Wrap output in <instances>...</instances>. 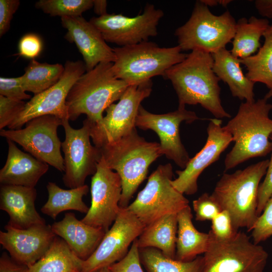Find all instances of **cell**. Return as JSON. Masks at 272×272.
I'll return each mask as SVG.
<instances>
[{
  "label": "cell",
  "mask_w": 272,
  "mask_h": 272,
  "mask_svg": "<svg viewBox=\"0 0 272 272\" xmlns=\"http://www.w3.org/2000/svg\"><path fill=\"white\" fill-rule=\"evenodd\" d=\"M5 229L0 231L1 244L15 261L28 267L45 254L56 236L46 224L24 229L7 224Z\"/></svg>",
  "instance_id": "d6986e66"
},
{
  "label": "cell",
  "mask_w": 272,
  "mask_h": 272,
  "mask_svg": "<svg viewBox=\"0 0 272 272\" xmlns=\"http://www.w3.org/2000/svg\"><path fill=\"white\" fill-rule=\"evenodd\" d=\"M213 70L220 80L228 86L232 95L245 102L255 101V83L243 73L241 60L226 48L212 54Z\"/></svg>",
  "instance_id": "cb8c5ba5"
},
{
  "label": "cell",
  "mask_w": 272,
  "mask_h": 272,
  "mask_svg": "<svg viewBox=\"0 0 272 272\" xmlns=\"http://www.w3.org/2000/svg\"><path fill=\"white\" fill-rule=\"evenodd\" d=\"M268 163L264 160L232 173H224L211 194L221 210L229 213L236 232L241 228L251 231L257 221L258 188Z\"/></svg>",
  "instance_id": "3957f363"
},
{
  "label": "cell",
  "mask_w": 272,
  "mask_h": 272,
  "mask_svg": "<svg viewBox=\"0 0 272 272\" xmlns=\"http://www.w3.org/2000/svg\"><path fill=\"white\" fill-rule=\"evenodd\" d=\"M192 217L189 206L177 214L175 259L179 261L191 260L204 254L209 246V233L198 231L192 223Z\"/></svg>",
  "instance_id": "d4e9b609"
},
{
  "label": "cell",
  "mask_w": 272,
  "mask_h": 272,
  "mask_svg": "<svg viewBox=\"0 0 272 272\" xmlns=\"http://www.w3.org/2000/svg\"><path fill=\"white\" fill-rule=\"evenodd\" d=\"M62 26L67 30L64 38L74 43L81 53L86 72L103 62L113 63L115 55L100 31L82 16L61 18Z\"/></svg>",
  "instance_id": "ffe728a7"
},
{
  "label": "cell",
  "mask_w": 272,
  "mask_h": 272,
  "mask_svg": "<svg viewBox=\"0 0 272 272\" xmlns=\"http://www.w3.org/2000/svg\"><path fill=\"white\" fill-rule=\"evenodd\" d=\"M267 99H268L272 97V91H269V92L264 96Z\"/></svg>",
  "instance_id": "681fc988"
},
{
  "label": "cell",
  "mask_w": 272,
  "mask_h": 272,
  "mask_svg": "<svg viewBox=\"0 0 272 272\" xmlns=\"http://www.w3.org/2000/svg\"><path fill=\"white\" fill-rule=\"evenodd\" d=\"M264 41L257 52L240 59L246 67V76L252 82L264 84L272 91V24L263 35Z\"/></svg>",
  "instance_id": "4dcf8cb0"
},
{
  "label": "cell",
  "mask_w": 272,
  "mask_h": 272,
  "mask_svg": "<svg viewBox=\"0 0 272 272\" xmlns=\"http://www.w3.org/2000/svg\"><path fill=\"white\" fill-rule=\"evenodd\" d=\"M192 206L198 221H212L222 211L211 195L206 192L194 200Z\"/></svg>",
  "instance_id": "e575fe53"
},
{
  "label": "cell",
  "mask_w": 272,
  "mask_h": 272,
  "mask_svg": "<svg viewBox=\"0 0 272 272\" xmlns=\"http://www.w3.org/2000/svg\"><path fill=\"white\" fill-rule=\"evenodd\" d=\"M177 214L166 215L146 226L137 238L139 249L155 248L167 257L175 259Z\"/></svg>",
  "instance_id": "484cf974"
},
{
  "label": "cell",
  "mask_w": 272,
  "mask_h": 272,
  "mask_svg": "<svg viewBox=\"0 0 272 272\" xmlns=\"http://www.w3.org/2000/svg\"><path fill=\"white\" fill-rule=\"evenodd\" d=\"M236 24L229 11L217 16L198 1L188 21L175 30L174 35L182 51L199 50L214 54L233 40Z\"/></svg>",
  "instance_id": "52a82bcc"
},
{
  "label": "cell",
  "mask_w": 272,
  "mask_h": 272,
  "mask_svg": "<svg viewBox=\"0 0 272 272\" xmlns=\"http://www.w3.org/2000/svg\"><path fill=\"white\" fill-rule=\"evenodd\" d=\"M48 193L47 201L41 209L42 213L55 220L61 212L74 210L87 214L89 208L83 201V197L89 191L85 184L81 187L64 189L55 183L49 182L46 186Z\"/></svg>",
  "instance_id": "f1b7e54d"
},
{
  "label": "cell",
  "mask_w": 272,
  "mask_h": 272,
  "mask_svg": "<svg viewBox=\"0 0 272 272\" xmlns=\"http://www.w3.org/2000/svg\"><path fill=\"white\" fill-rule=\"evenodd\" d=\"M267 19L251 16L239 19L236 24L230 52L242 59L254 54L260 47V39L269 26Z\"/></svg>",
  "instance_id": "83f0119b"
},
{
  "label": "cell",
  "mask_w": 272,
  "mask_h": 272,
  "mask_svg": "<svg viewBox=\"0 0 272 272\" xmlns=\"http://www.w3.org/2000/svg\"><path fill=\"white\" fill-rule=\"evenodd\" d=\"M64 71V66L57 63L49 64L32 59L20 76L26 92L34 95L41 93L56 84Z\"/></svg>",
  "instance_id": "f546056e"
},
{
  "label": "cell",
  "mask_w": 272,
  "mask_h": 272,
  "mask_svg": "<svg viewBox=\"0 0 272 272\" xmlns=\"http://www.w3.org/2000/svg\"><path fill=\"white\" fill-rule=\"evenodd\" d=\"M35 187L15 185H2L0 188V209L9 216L7 224L24 229L36 225L46 224L36 211Z\"/></svg>",
  "instance_id": "44dd1931"
},
{
  "label": "cell",
  "mask_w": 272,
  "mask_h": 272,
  "mask_svg": "<svg viewBox=\"0 0 272 272\" xmlns=\"http://www.w3.org/2000/svg\"><path fill=\"white\" fill-rule=\"evenodd\" d=\"M62 120L52 115L35 117L18 129H2L0 135L20 145L37 159L64 172V160L60 152L62 143L57 129Z\"/></svg>",
  "instance_id": "8fae6325"
},
{
  "label": "cell",
  "mask_w": 272,
  "mask_h": 272,
  "mask_svg": "<svg viewBox=\"0 0 272 272\" xmlns=\"http://www.w3.org/2000/svg\"><path fill=\"white\" fill-rule=\"evenodd\" d=\"M64 66L59 81L26 102L23 111L8 127L10 129H20L30 120L43 115H54L62 120L69 119L66 97L74 83L86 70L84 62L81 60H67Z\"/></svg>",
  "instance_id": "5bb4252c"
},
{
  "label": "cell",
  "mask_w": 272,
  "mask_h": 272,
  "mask_svg": "<svg viewBox=\"0 0 272 272\" xmlns=\"http://www.w3.org/2000/svg\"><path fill=\"white\" fill-rule=\"evenodd\" d=\"M270 140L272 143V134L270 136ZM271 153L264 178L258 188L257 207L258 217L261 214L267 201L272 195V150Z\"/></svg>",
  "instance_id": "60d3db41"
},
{
  "label": "cell",
  "mask_w": 272,
  "mask_h": 272,
  "mask_svg": "<svg viewBox=\"0 0 272 272\" xmlns=\"http://www.w3.org/2000/svg\"><path fill=\"white\" fill-rule=\"evenodd\" d=\"M140 249L141 261L148 272H201L202 256L188 261H181L165 256L159 249Z\"/></svg>",
  "instance_id": "1f68e13d"
},
{
  "label": "cell",
  "mask_w": 272,
  "mask_h": 272,
  "mask_svg": "<svg viewBox=\"0 0 272 272\" xmlns=\"http://www.w3.org/2000/svg\"><path fill=\"white\" fill-rule=\"evenodd\" d=\"M222 124L221 119H210L205 145L190 158L183 170L176 171L178 177L172 180L171 183L183 194L191 195L197 192L199 175L208 166L218 161L221 154L233 142L231 135Z\"/></svg>",
  "instance_id": "ac0fdd59"
},
{
  "label": "cell",
  "mask_w": 272,
  "mask_h": 272,
  "mask_svg": "<svg viewBox=\"0 0 272 272\" xmlns=\"http://www.w3.org/2000/svg\"><path fill=\"white\" fill-rule=\"evenodd\" d=\"M232 2L231 0H220V5L225 8Z\"/></svg>",
  "instance_id": "7dc6e473"
},
{
  "label": "cell",
  "mask_w": 272,
  "mask_h": 272,
  "mask_svg": "<svg viewBox=\"0 0 272 272\" xmlns=\"http://www.w3.org/2000/svg\"><path fill=\"white\" fill-rule=\"evenodd\" d=\"M7 142L8 153L6 163L0 170L1 184L35 187L47 172L49 165L21 151L13 142Z\"/></svg>",
  "instance_id": "603a6c76"
},
{
  "label": "cell",
  "mask_w": 272,
  "mask_h": 272,
  "mask_svg": "<svg viewBox=\"0 0 272 272\" xmlns=\"http://www.w3.org/2000/svg\"><path fill=\"white\" fill-rule=\"evenodd\" d=\"M141 263L140 249L136 239L126 255L108 268L111 272H144Z\"/></svg>",
  "instance_id": "d590c367"
},
{
  "label": "cell",
  "mask_w": 272,
  "mask_h": 272,
  "mask_svg": "<svg viewBox=\"0 0 272 272\" xmlns=\"http://www.w3.org/2000/svg\"><path fill=\"white\" fill-rule=\"evenodd\" d=\"M255 7L263 17L272 19V0H256Z\"/></svg>",
  "instance_id": "ee69618b"
},
{
  "label": "cell",
  "mask_w": 272,
  "mask_h": 272,
  "mask_svg": "<svg viewBox=\"0 0 272 272\" xmlns=\"http://www.w3.org/2000/svg\"><path fill=\"white\" fill-rule=\"evenodd\" d=\"M100 149L106 165L120 177L122 190L119 206L126 208L147 178L150 165L163 155L160 144L146 141L135 128L119 140Z\"/></svg>",
  "instance_id": "277c9868"
},
{
  "label": "cell",
  "mask_w": 272,
  "mask_h": 272,
  "mask_svg": "<svg viewBox=\"0 0 272 272\" xmlns=\"http://www.w3.org/2000/svg\"><path fill=\"white\" fill-rule=\"evenodd\" d=\"M43 43L40 36L34 33L23 36L18 43L19 54L24 57L34 59L41 53Z\"/></svg>",
  "instance_id": "ab89813d"
},
{
  "label": "cell",
  "mask_w": 272,
  "mask_h": 272,
  "mask_svg": "<svg viewBox=\"0 0 272 272\" xmlns=\"http://www.w3.org/2000/svg\"><path fill=\"white\" fill-rule=\"evenodd\" d=\"M93 8L95 13L99 16L104 15L107 13V2L105 0H94Z\"/></svg>",
  "instance_id": "f6af8a7d"
},
{
  "label": "cell",
  "mask_w": 272,
  "mask_h": 272,
  "mask_svg": "<svg viewBox=\"0 0 272 272\" xmlns=\"http://www.w3.org/2000/svg\"><path fill=\"white\" fill-rule=\"evenodd\" d=\"M202 3L209 7H215L220 5V0H200Z\"/></svg>",
  "instance_id": "bcb514c9"
},
{
  "label": "cell",
  "mask_w": 272,
  "mask_h": 272,
  "mask_svg": "<svg viewBox=\"0 0 272 272\" xmlns=\"http://www.w3.org/2000/svg\"><path fill=\"white\" fill-rule=\"evenodd\" d=\"M19 0H0V37L9 30L14 14L18 10Z\"/></svg>",
  "instance_id": "b9f144b4"
},
{
  "label": "cell",
  "mask_w": 272,
  "mask_h": 272,
  "mask_svg": "<svg viewBox=\"0 0 272 272\" xmlns=\"http://www.w3.org/2000/svg\"><path fill=\"white\" fill-rule=\"evenodd\" d=\"M55 235L65 241L72 251L85 260L96 250L106 232L102 228L87 224L77 219L73 213H66L60 221L51 225Z\"/></svg>",
  "instance_id": "7402d4cb"
},
{
  "label": "cell",
  "mask_w": 272,
  "mask_h": 272,
  "mask_svg": "<svg viewBox=\"0 0 272 272\" xmlns=\"http://www.w3.org/2000/svg\"><path fill=\"white\" fill-rule=\"evenodd\" d=\"M83 261L56 236L45 254L27 272H82Z\"/></svg>",
  "instance_id": "4316f807"
},
{
  "label": "cell",
  "mask_w": 272,
  "mask_h": 272,
  "mask_svg": "<svg viewBox=\"0 0 272 272\" xmlns=\"http://www.w3.org/2000/svg\"><path fill=\"white\" fill-rule=\"evenodd\" d=\"M210 231L220 239H228L237 232L233 228L230 214L225 210H222L212 219Z\"/></svg>",
  "instance_id": "f35d334b"
},
{
  "label": "cell",
  "mask_w": 272,
  "mask_h": 272,
  "mask_svg": "<svg viewBox=\"0 0 272 272\" xmlns=\"http://www.w3.org/2000/svg\"><path fill=\"white\" fill-rule=\"evenodd\" d=\"M95 272H111L108 267H105L100 269Z\"/></svg>",
  "instance_id": "c3c4849f"
},
{
  "label": "cell",
  "mask_w": 272,
  "mask_h": 272,
  "mask_svg": "<svg viewBox=\"0 0 272 272\" xmlns=\"http://www.w3.org/2000/svg\"><path fill=\"white\" fill-rule=\"evenodd\" d=\"M209 233L210 242L202 256L201 272H264L268 253L245 233L238 231L226 239Z\"/></svg>",
  "instance_id": "ba28073f"
},
{
  "label": "cell",
  "mask_w": 272,
  "mask_h": 272,
  "mask_svg": "<svg viewBox=\"0 0 272 272\" xmlns=\"http://www.w3.org/2000/svg\"><path fill=\"white\" fill-rule=\"evenodd\" d=\"M35 7L51 16L79 17L93 7L92 0H39Z\"/></svg>",
  "instance_id": "d6a6232c"
},
{
  "label": "cell",
  "mask_w": 272,
  "mask_h": 272,
  "mask_svg": "<svg viewBox=\"0 0 272 272\" xmlns=\"http://www.w3.org/2000/svg\"><path fill=\"white\" fill-rule=\"evenodd\" d=\"M145 227L126 208H120L112 227L106 232L96 250L83 261L82 272H95L120 260Z\"/></svg>",
  "instance_id": "9a60e30c"
},
{
  "label": "cell",
  "mask_w": 272,
  "mask_h": 272,
  "mask_svg": "<svg viewBox=\"0 0 272 272\" xmlns=\"http://www.w3.org/2000/svg\"><path fill=\"white\" fill-rule=\"evenodd\" d=\"M122 190L119 174L110 169L101 157L91 178V205L81 221L106 232L119 212Z\"/></svg>",
  "instance_id": "e0dca14e"
},
{
  "label": "cell",
  "mask_w": 272,
  "mask_h": 272,
  "mask_svg": "<svg viewBox=\"0 0 272 272\" xmlns=\"http://www.w3.org/2000/svg\"><path fill=\"white\" fill-rule=\"evenodd\" d=\"M264 97L252 102L241 103L236 114L224 126L234 142L224 160L226 170L271 152L272 119L269 113L272 105Z\"/></svg>",
  "instance_id": "7a4b0ae2"
},
{
  "label": "cell",
  "mask_w": 272,
  "mask_h": 272,
  "mask_svg": "<svg viewBox=\"0 0 272 272\" xmlns=\"http://www.w3.org/2000/svg\"><path fill=\"white\" fill-rule=\"evenodd\" d=\"M252 241L259 244L272 236V195L251 230Z\"/></svg>",
  "instance_id": "836d02e7"
},
{
  "label": "cell",
  "mask_w": 272,
  "mask_h": 272,
  "mask_svg": "<svg viewBox=\"0 0 272 272\" xmlns=\"http://www.w3.org/2000/svg\"><path fill=\"white\" fill-rule=\"evenodd\" d=\"M164 12L147 4L144 11L133 17L121 14H106L93 17L90 22L101 32L106 42L118 47L134 45L148 41L157 35V26Z\"/></svg>",
  "instance_id": "4fadbf2b"
},
{
  "label": "cell",
  "mask_w": 272,
  "mask_h": 272,
  "mask_svg": "<svg viewBox=\"0 0 272 272\" xmlns=\"http://www.w3.org/2000/svg\"><path fill=\"white\" fill-rule=\"evenodd\" d=\"M152 80L129 86L117 103L106 109V115L98 123L90 122V137L94 145L100 148L115 142L135 128V120L141 102L152 90Z\"/></svg>",
  "instance_id": "30bf717a"
},
{
  "label": "cell",
  "mask_w": 272,
  "mask_h": 272,
  "mask_svg": "<svg viewBox=\"0 0 272 272\" xmlns=\"http://www.w3.org/2000/svg\"><path fill=\"white\" fill-rule=\"evenodd\" d=\"M61 125L65 131V139L61 144L64 154V185L71 188L85 185L87 177L94 175L98 163L102 157L100 148L90 142V122L86 119L83 126L74 128L68 119L62 120Z\"/></svg>",
  "instance_id": "7c38bea8"
},
{
  "label": "cell",
  "mask_w": 272,
  "mask_h": 272,
  "mask_svg": "<svg viewBox=\"0 0 272 272\" xmlns=\"http://www.w3.org/2000/svg\"><path fill=\"white\" fill-rule=\"evenodd\" d=\"M113 48L115 60L112 71L128 86L139 85L157 76L163 77L167 70L187 55L178 45L162 47L148 41Z\"/></svg>",
  "instance_id": "8992f818"
},
{
  "label": "cell",
  "mask_w": 272,
  "mask_h": 272,
  "mask_svg": "<svg viewBox=\"0 0 272 272\" xmlns=\"http://www.w3.org/2000/svg\"><path fill=\"white\" fill-rule=\"evenodd\" d=\"M212 54L191 51L185 59L165 72L177 94L178 107L199 104L216 118H230L220 98V81L213 70Z\"/></svg>",
  "instance_id": "6da1fadb"
},
{
  "label": "cell",
  "mask_w": 272,
  "mask_h": 272,
  "mask_svg": "<svg viewBox=\"0 0 272 272\" xmlns=\"http://www.w3.org/2000/svg\"><path fill=\"white\" fill-rule=\"evenodd\" d=\"M0 95L8 98L24 101L30 99L31 95L27 94L24 90L21 77L0 78Z\"/></svg>",
  "instance_id": "74e56055"
},
{
  "label": "cell",
  "mask_w": 272,
  "mask_h": 272,
  "mask_svg": "<svg viewBox=\"0 0 272 272\" xmlns=\"http://www.w3.org/2000/svg\"><path fill=\"white\" fill-rule=\"evenodd\" d=\"M24 101L12 100L0 95V129L8 127L25 107Z\"/></svg>",
  "instance_id": "8d00e7d4"
},
{
  "label": "cell",
  "mask_w": 272,
  "mask_h": 272,
  "mask_svg": "<svg viewBox=\"0 0 272 272\" xmlns=\"http://www.w3.org/2000/svg\"><path fill=\"white\" fill-rule=\"evenodd\" d=\"M174 176L170 163L160 165L149 177L145 187L126 208L146 226L170 214H177L189 200L171 183Z\"/></svg>",
  "instance_id": "9c48e42d"
},
{
  "label": "cell",
  "mask_w": 272,
  "mask_h": 272,
  "mask_svg": "<svg viewBox=\"0 0 272 272\" xmlns=\"http://www.w3.org/2000/svg\"><path fill=\"white\" fill-rule=\"evenodd\" d=\"M198 119L199 118L194 112L188 110L185 107H178L175 111L158 114L149 112L141 105L135 126L154 131L160 139L162 154L184 169L190 158L181 142L179 126L183 121L191 123Z\"/></svg>",
  "instance_id": "2e32d148"
},
{
  "label": "cell",
  "mask_w": 272,
  "mask_h": 272,
  "mask_svg": "<svg viewBox=\"0 0 272 272\" xmlns=\"http://www.w3.org/2000/svg\"><path fill=\"white\" fill-rule=\"evenodd\" d=\"M112 64L101 62L76 81L66 99L69 120L84 114L91 123H98L107 107L120 99L129 86L114 76Z\"/></svg>",
  "instance_id": "5b68a950"
},
{
  "label": "cell",
  "mask_w": 272,
  "mask_h": 272,
  "mask_svg": "<svg viewBox=\"0 0 272 272\" xmlns=\"http://www.w3.org/2000/svg\"><path fill=\"white\" fill-rule=\"evenodd\" d=\"M28 267L20 264L3 252L0 257V272H27Z\"/></svg>",
  "instance_id": "7bdbcfd3"
}]
</instances>
